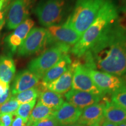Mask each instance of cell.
Returning <instances> with one entry per match:
<instances>
[{
	"label": "cell",
	"instance_id": "obj_1",
	"mask_svg": "<svg viewBox=\"0 0 126 126\" xmlns=\"http://www.w3.org/2000/svg\"><path fill=\"white\" fill-rule=\"evenodd\" d=\"M83 56L88 68L126 75V26L119 18Z\"/></svg>",
	"mask_w": 126,
	"mask_h": 126
},
{
	"label": "cell",
	"instance_id": "obj_2",
	"mask_svg": "<svg viewBox=\"0 0 126 126\" xmlns=\"http://www.w3.org/2000/svg\"><path fill=\"white\" fill-rule=\"evenodd\" d=\"M119 18L117 7L113 0H106L96 18L83 33L71 52L78 57H82Z\"/></svg>",
	"mask_w": 126,
	"mask_h": 126
},
{
	"label": "cell",
	"instance_id": "obj_3",
	"mask_svg": "<svg viewBox=\"0 0 126 126\" xmlns=\"http://www.w3.org/2000/svg\"><path fill=\"white\" fill-rule=\"evenodd\" d=\"M106 0H76L72 14L64 25L82 36L96 18Z\"/></svg>",
	"mask_w": 126,
	"mask_h": 126
},
{
	"label": "cell",
	"instance_id": "obj_4",
	"mask_svg": "<svg viewBox=\"0 0 126 126\" xmlns=\"http://www.w3.org/2000/svg\"><path fill=\"white\" fill-rule=\"evenodd\" d=\"M71 49V48L67 46L55 44L30 61L28 65V70L39 79H42L45 74L63 57L68 54Z\"/></svg>",
	"mask_w": 126,
	"mask_h": 126
},
{
	"label": "cell",
	"instance_id": "obj_5",
	"mask_svg": "<svg viewBox=\"0 0 126 126\" xmlns=\"http://www.w3.org/2000/svg\"><path fill=\"white\" fill-rule=\"evenodd\" d=\"M66 0H41L34 12L42 26L48 28L60 25L64 18Z\"/></svg>",
	"mask_w": 126,
	"mask_h": 126
},
{
	"label": "cell",
	"instance_id": "obj_6",
	"mask_svg": "<svg viewBox=\"0 0 126 126\" xmlns=\"http://www.w3.org/2000/svg\"><path fill=\"white\" fill-rule=\"evenodd\" d=\"M48 46V33L44 28H33L17 50L18 56L26 57L38 53Z\"/></svg>",
	"mask_w": 126,
	"mask_h": 126
},
{
	"label": "cell",
	"instance_id": "obj_7",
	"mask_svg": "<svg viewBox=\"0 0 126 126\" xmlns=\"http://www.w3.org/2000/svg\"><path fill=\"white\" fill-rule=\"evenodd\" d=\"M33 0H12L6 8L5 23L9 30L15 29L28 19Z\"/></svg>",
	"mask_w": 126,
	"mask_h": 126
},
{
	"label": "cell",
	"instance_id": "obj_8",
	"mask_svg": "<svg viewBox=\"0 0 126 126\" xmlns=\"http://www.w3.org/2000/svg\"><path fill=\"white\" fill-rule=\"evenodd\" d=\"M74 70L72 78V89L74 90L87 92L103 97L102 93L94 84L88 71V69L79 61H74L73 63Z\"/></svg>",
	"mask_w": 126,
	"mask_h": 126
},
{
	"label": "cell",
	"instance_id": "obj_9",
	"mask_svg": "<svg viewBox=\"0 0 126 126\" xmlns=\"http://www.w3.org/2000/svg\"><path fill=\"white\" fill-rule=\"evenodd\" d=\"M46 29L48 33V45L60 44L72 48L81 37L76 31L64 24L53 25Z\"/></svg>",
	"mask_w": 126,
	"mask_h": 126
},
{
	"label": "cell",
	"instance_id": "obj_10",
	"mask_svg": "<svg viewBox=\"0 0 126 126\" xmlns=\"http://www.w3.org/2000/svg\"><path fill=\"white\" fill-rule=\"evenodd\" d=\"M89 74L97 88L104 94H113L126 85L124 79L120 77L96 70L88 68Z\"/></svg>",
	"mask_w": 126,
	"mask_h": 126
},
{
	"label": "cell",
	"instance_id": "obj_11",
	"mask_svg": "<svg viewBox=\"0 0 126 126\" xmlns=\"http://www.w3.org/2000/svg\"><path fill=\"white\" fill-rule=\"evenodd\" d=\"M34 25L33 20L28 18L20 23L11 33L5 38V45L11 53L14 54L17 51L18 47L26 38L31 29L33 28Z\"/></svg>",
	"mask_w": 126,
	"mask_h": 126
},
{
	"label": "cell",
	"instance_id": "obj_12",
	"mask_svg": "<svg viewBox=\"0 0 126 126\" xmlns=\"http://www.w3.org/2000/svg\"><path fill=\"white\" fill-rule=\"evenodd\" d=\"M65 97L67 102L81 110L94 104L99 103L103 97L91 93L72 89L66 93Z\"/></svg>",
	"mask_w": 126,
	"mask_h": 126
},
{
	"label": "cell",
	"instance_id": "obj_13",
	"mask_svg": "<svg viewBox=\"0 0 126 126\" xmlns=\"http://www.w3.org/2000/svg\"><path fill=\"white\" fill-rule=\"evenodd\" d=\"M39 80L40 79L29 70L20 71L14 78L11 89L12 94L15 95L35 87L39 85Z\"/></svg>",
	"mask_w": 126,
	"mask_h": 126
},
{
	"label": "cell",
	"instance_id": "obj_14",
	"mask_svg": "<svg viewBox=\"0 0 126 126\" xmlns=\"http://www.w3.org/2000/svg\"><path fill=\"white\" fill-rule=\"evenodd\" d=\"M82 110L74 106L68 102H64L54 111L53 116L61 126L75 123L78 122Z\"/></svg>",
	"mask_w": 126,
	"mask_h": 126
},
{
	"label": "cell",
	"instance_id": "obj_15",
	"mask_svg": "<svg viewBox=\"0 0 126 126\" xmlns=\"http://www.w3.org/2000/svg\"><path fill=\"white\" fill-rule=\"evenodd\" d=\"M104 108L105 103L99 102L85 108L77 122L84 126L102 124L105 120Z\"/></svg>",
	"mask_w": 126,
	"mask_h": 126
},
{
	"label": "cell",
	"instance_id": "obj_16",
	"mask_svg": "<svg viewBox=\"0 0 126 126\" xmlns=\"http://www.w3.org/2000/svg\"><path fill=\"white\" fill-rule=\"evenodd\" d=\"M74 70V67L72 63L71 65L67 71L55 81L45 85V88L48 90L60 94H65L72 89Z\"/></svg>",
	"mask_w": 126,
	"mask_h": 126
},
{
	"label": "cell",
	"instance_id": "obj_17",
	"mask_svg": "<svg viewBox=\"0 0 126 126\" xmlns=\"http://www.w3.org/2000/svg\"><path fill=\"white\" fill-rule=\"evenodd\" d=\"M72 63L71 59L68 54L63 57L59 62L45 74L42 79V82L41 83L42 85L45 88V85L59 78L64 72L67 71L71 65Z\"/></svg>",
	"mask_w": 126,
	"mask_h": 126
},
{
	"label": "cell",
	"instance_id": "obj_18",
	"mask_svg": "<svg viewBox=\"0 0 126 126\" xmlns=\"http://www.w3.org/2000/svg\"><path fill=\"white\" fill-rule=\"evenodd\" d=\"M105 120L116 124H120L126 122V110L113 102L107 100L104 108Z\"/></svg>",
	"mask_w": 126,
	"mask_h": 126
},
{
	"label": "cell",
	"instance_id": "obj_19",
	"mask_svg": "<svg viewBox=\"0 0 126 126\" xmlns=\"http://www.w3.org/2000/svg\"><path fill=\"white\" fill-rule=\"evenodd\" d=\"M15 72V64L12 57L0 56V79L9 84L14 79Z\"/></svg>",
	"mask_w": 126,
	"mask_h": 126
},
{
	"label": "cell",
	"instance_id": "obj_20",
	"mask_svg": "<svg viewBox=\"0 0 126 126\" xmlns=\"http://www.w3.org/2000/svg\"><path fill=\"white\" fill-rule=\"evenodd\" d=\"M39 97V102L54 110L58 109L64 103L61 94L48 89L41 92Z\"/></svg>",
	"mask_w": 126,
	"mask_h": 126
},
{
	"label": "cell",
	"instance_id": "obj_21",
	"mask_svg": "<svg viewBox=\"0 0 126 126\" xmlns=\"http://www.w3.org/2000/svg\"><path fill=\"white\" fill-rule=\"evenodd\" d=\"M54 111L55 110L53 109L45 106L40 102L38 101L32 111L26 124V126H32L34 123L38 121L53 116Z\"/></svg>",
	"mask_w": 126,
	"mask_h": 126
},
{
	"label": "cell",
	"instance_id": "obj_22",
	"mask_svg": "<svg viewBox=\"0 0 126 126\" xmlns=\"http://www.w3.org/2000/svg\"><path fill=\"white\" fill-rule=\"evenodd\" d=\"M40 92L41 91L37 85L13 96L19 103L23 104L36 100L37 97H39Z\"/></svg>",
	"mask_w": 126,
	"mask_h": 126
},
{
	"label": "cell",
	"instance_id": "obj_23",
	"mask_svg": "<svg viewBox=\"0 0 126 126\" xmlns=\"http://www.w3.org/2000/svg\"><path fill=\"white\" fill-rule=\"evenodd\" d=\"M36 102V100L29 103L20 104L18 109L16 111L15 115L16 116L22 118L23 120L27 123L32 111L35 106Z\"/></svg>",
	"mask_w": 126,
	"mask_h": 126
},
{
	"label": "cell",
	"instance_id": "obj_24",
	"mask_svg": "<svg viewBox=\"0 0 126 126\" xmlns=\"http://www.w3.org/2000/svg\"><path fill=\"white\" fill-rule=\"evenodd\" d=\"M111 102L126 110V85L113 93Z\"/></svg>",
	"mask_w": 126,
	"mask_h": 126
},
{
	"label": "cell",
	"instance_id": "obj_25",
	"mask_svg": "<svg viewBox=\"0 0 126 126\" xmlns=\"http://www.w3.org/2000/svg\"><path fill=\"white\" fill-rule=\"evenodd\" d=\"M19 105L20 104L19 103V102L12 95L8 101L0 106V113L1 114L11 113V114H15Z\"/></svg>",
	"mask_w": 126,
	"mask_h": 126
},
{
	"label": "cell",
	"instance_id": "obj_26",
	"mask_svg": "<svg viewBox=\"0 0 126 126\" xmlns=\"http://www.w3.org/2000/svg\"><path fill=\"white\" fill-rule=\"evenodd\" d=\"M32 126H61L54 116L46 118L34 123Z\"/></svg>",
	"mask_w": 126,
	"mask_h": 126
},
{
	"label": "cell",
	"instance_id": "obj_27",
	"mask_svg": "<svg viewBox=\"0 0 126 126\" xmlns=\"http://www.w3.org/2000/svg\"><path fill=\"white\" fill-rule=\"evenodd\" d=\"M14 114L5 113L0 114V126H11L14 120Z\"/></svg>",
	"mask_w": 126,
	"mask_h": 126
},
{
	"label": "cell",
	"instance_id": "obj_28",
	"mask_svg": "<svg viewBox=\"0 0 126 126\" xmlns=\"http://www.w3.org/2000/svg\"><path fill=\"white\" fill-rule=\"evenodd\" d=\"M9 84L0 79V96H2L7 92L9 89Z\"/></svg>",
	"mask_w": 126,
	"mask_h": 126
},
{
	"label": "cell",
	"instance_id": "obj_29",
	"mask_svg": "<svg viewBox=\"0 0 126 126\" xmlns=\"http://www.w3.org/2000/svg\"><path fill=\"white\" fill-rule=\"evenodd\" d=\"M12 94L11 91V89H9L4 94H3L2 96H0V106L8 101L12 97Z\"/></svg>",
	"mask_w": 126,
	"mask_h": 126
},
{
	"label": "cell",
	"instance_id": "obj_30",
	"mask_svg": "<svg viewBox=\"0 0 126 126\" xmlns=\"http://www.w3.org/2000/svg\"><path fill=\"white\" fill-rule=\"evenodd\" d=\"M27 123L25 120L18 116H16L14 119L11 126H26Z\"/></svg>",
	"mask_w": 126,
	"mask_h": 126
},
{
	"label": "cell",
	"instance_id": "obj_31",
	"mask_svg": "<svg viewBox=\"0 0 126 126\" xmlns=\"http://www.w3.org/2000/svg\"><path fill=\"white\" fill-rule=\"evenodd\" d=\"M6 14H7L6 8L5 9V8H4L2 10L0 11V29H2L5 23Z\"/></svg>",
	"mask_w": 126,
	"mask_h": 126
},
{
	"label": "cell",
	"instance_id": "obj_32",
	"mask_svg": "<svg viewBox=\"0 0 126 126\" xmlns=\"http://www.w3.org/2000/svg\"><path fill=\"white\" fill-rule=\"evenodd\" d=\"M102 126H117V125L111 122H109L108 120H104L102 124Z\"/></svg>",
	"mask_w": 126,
	"mask_h": 126
},
{
	"label": "cell",
	"instance_id": "obj_33",
	"mask_svg": "<svg viewBox=\"0 0 126 126\" xmlns=\"http://www.w3.org/2000/svg\"><path fill=\"white\" fill-rule=\"evenodd\" d=\"M9 0H0V11L4 8V5L5 3H7Z\"/></svg>",
	"mask_w": 126,
	"mask_h": 126
},
{
	"label": "cell",
	"instance_id": "obj_34",
	"mask_svg": "<svg viewBox=\"0 0 126 126\" xmlns=\"http://www.w3.org/2000/svg\"><path fill=\"white\" fill-rule=\"evenodd\" d=\"M84 126L82 124L78 123V122L72 124H69V125H67V126Z\"/></svg>",
	"mask_w": 126,
	"mask_h": 126
},
{
	"label": "cell",
	"instance_id": "obj_35",
	"mask_svg": "<svg viewBox=\"0 0 126 126\" xmlns=\"http://www.w3.org/2000/svg\"><path fill=\"white\" fill-rule=\"evenodd\" d=\"M117 126H126V122L123 123L118 124Z\"/></svg>",
	"mask_w": 126,
	"mask_h": 126
},
{
	"label": "cell",
	"instance_id": "obj_36",
	"mask_svg": "<svg viewBox=\"0 0 126 126\" xmlns=\"http://www.w3.org/2000/svg\"><path fill=\"white\" fill-rule=\"evenodd\" d=\"M102 124L101 123L94 124H93V125H91V126H102Z\"/></svg>",
	"mask_w": 126,
	"mask_h": 126
},
{
	"label": "cell",
	"instance_id": "obj_37",
	"mask_svg": "<svg viewBox=\"0 0 126 126\" xmlns=\"http://www.w3.org/2000/svg\"><path fill=\"white\" fill-rule=\"evenodd\" d=\"M124 11H125V12L126 13V7H125V9H124Z\"/></svg>",
	"mask_w": 126,
	"mask_h": 126
},
{
	"label": "cell",
	"instance_id": "obj_38",
	"mask_svg": "<svg viewBox=\"0 0 126 126\" xmlns=\"http://www.w3.org/2000/svg\"><path fill=\"white\" fill-rule=\"evenodd\" d=\"M124 1H125V2H126V0H124Z\"/></svg>",
	"mask_w": 126,
	"mask_h": 126
},
{
	"label": "cell",
	"instance_id": "obj_39",
	"mask_svg": "<svg viewBox=\"0 0 126 126\" xmlns=\"http://www.w3.org/2000/svg\"><path fill=\"white\" fill-rule=\"evenodd\" d=\"M1 29H0V31H1Z\"/></svg>",
	"mask_w": 126,
	"mask_h": 126
},
{
	"label": "cell",
	"instance_id": "obj_40",
	"mask_svg": "<svg viewBox=\"0 0 126 126\" xmlns=\"http://www.w3.org/2000/svg\"><path fill=\"white\" fill-rule=\"evenodd\" d=\"M0 114H1V113H0Z\"/></svg>",
	"mask_w": 126,
	"mask_h": 126
},
{
	"label": "cell",
	"instance_id": "obj_41",
	"mask_svg": "<svg viewBox=\"0 0 126 126\" xmlns=\"http://www.w3.org/2000/svg\"></svg>",
	"mask_w": 126,
	"mask_h": 126
}]
</instances>
